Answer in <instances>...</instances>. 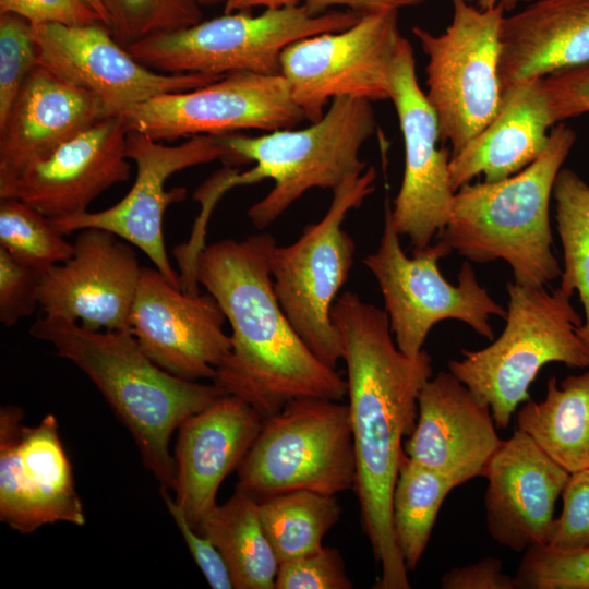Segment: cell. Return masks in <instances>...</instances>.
I'll return each instance as SVG.
<instances>
[{"instance_id":"f546056e","label":"cell","mask_w":589,"mask_h":589,"mask_svg":"<svg viewBox=\"0 0 589 589\" xmlns=\"http://www.w3.org/2000/svg\"><path fill=\"white\" fill-rule=\"evenodd\" d=\"M458 485L425 468L406 454L401 458L392 498V520L397 546L408 570L416 569L431 537L438 510Z\"/></svg>"},{"instance_id":"7dc6e473","label":"cell","mask_w":589,"mask_h":589,"mask_svg":"<svg viewBox=\"0 0 589 589\" xmlns=\"http://www.w3.org/2000/svg\"><path fill=\"white\" fill-rule=\"evenodd\" d=\"M202 7H214L224 3L225 0H199Z\"/></svg>"},{"instance_id":"f6af8a7d","label":"cell","mask_w":589,"mask_h":589,"mask_svg":"<svg viewBox=\"0 0 589 589\" xmlns=\"http://www.w3.org/2000/svg\"><path fill=\"white\" fill-rule=\"evenodd\" d=\"M531 0H477L478 8L489 9L497 5H503L505 12L513 10L519 2H530Z\"/></svg>"},{"instance_id":"7bdbcfd3","label":"cell","mask_w":589,"mask_h":589,"mask_svg":"<svg viewBox=\"0 0 589 589\" xmlns=\"http://www.w3.org/2000/svg\"><path fill=\"white\" fill-rule=\"evenodd\" d=\"M424 0H305L304 5L312 14H323L333 7H346L360 15L383 11H399L407 7L419 5Z\"/></svg>"},{"instance_id":"8d00e7d4","label":"cell","mask_w":589,"mask_h":589,"mask_svg":"<svg viewBox=\"0 0 589 589\" xmlns=\"http://www.w3.org/2000/svg\"><path fill=\"white\" fill-rule=\"evenodd\" d=\"M43 275L0 248V322L4 326L12 327L35 312Z\"/></svg>"},{"instance_id":"7402d4cb","label":"cell","mask_w":589,"mask_h":589,"mask_svg":"<svg viewBox=\"0 0 589 589\" xmlns=\"http://www.w3.org/2000/svg\"><path fill=\"white\" fill-rule=\"evenodd\" d=\"M492 412L450 372L431 376L418 396V417L404 452L460 485L483 477L502 441Z\"/></svg>"},{"instance_id":"7a4b0ae2","label":"cell","mask_w":589,"mask_h":589,"mask_svg":"<svg viewBox=\"0 0 589 589\" xmlns=\"http://www.w3.org/2000/svg\"><path fill=\"white\" fill-rule=\"evenodd\" d=\"M276 240L255 233L206 244L195 280L231 326V350L213 382L264 419L298 398L342 401L347 380L322 362L298 335L274 290L269 259Z\"/></svg>"},{"instance_id":"1f68e13d","label":"cell","mask_w":589,"mask_h":589,"mask_svg":"<svg viewBox=\"0 0 589 589\" xmlns=\"http://www.w3.org/2000/svg\"><path fill=\"white\" fill-rule=\"evenodd\" d=\"M0 248L43 274L74 250L49 217L16 197L0 199Z\"/></svg>"},{"instance_id":"3957f363","label":"cell","mask_w":589,"mask_h":589,"mask_svg":"<svg viewBox=\"0 0 589 589\" xmlns=\"http://www.w3.org/2000/svg\"><path fill=\"white\" fill-rule=\"evenodd\" d=\"M29 334L50 344L93 382L130 431L144 466L160 488L173 491L176 466L169 452L173 432L226 390L215 382L204 384L165 371L147 357L131 330H94L45 315Z\"/></svg>"},{"instance_id":"603a6c76","label":"cell","mask_w":589,"mask_h":589,"mask_svg":"<svg viewBox=\"0 0 589 589\" xmlns=\"http://www.w3.org/2000/svg\"><path fill=\"white\" fill-rule=\"evenodd\" d=\"M110 116L96 94L38 64L0 124V199L26 167Z\"/></svg>"},{"instance_id":"9a60e30c","label":"cell","mask_w":589,"mask_h":589,"mask_svg":"<svg viewBox=\"0 0 589 589\" xmlns=\"http://www.w3.org/2000/svg\"><path fill=\"white\" fill-rule=\"evenodd\" d=\"M405 147V169L393 207L386 206L396 232L412 252L428 248L446 226L455 191L450 152L438 147V122L421 89L411 44L404 38L392 70V95Z\"/></svg>"},{"instance_id":"ac0fdd59","label":"cell","mask_w":589,"mask_h":589,"mask_svg":"<svg viewBox=\"0 0 589 589\" xmlns=\"http://www.w3.org/2000/svg\"><path fill=\"white\" fill-rule=\"evenodd\" d=\"M33 27L38 64L96 94L111 116L156 95L197 88L223 77L154 71L122 47L103 23Z\"/></svg>"},{"instance_id":"8992f818","label":"cell","mask_w":589,"mask_h":589,"mask_svg":"<svg viewBox=\"0 0 589 589\" xmlns=\"http://www.w3.org/2000/svg\"><path fill=\"white\" fill-rule=\"evenodd\" d=\"M509 302L502 334L479 350H461L448 370L483 404L497 429H507L540 370L560 362L589 368V352L578 335L582 318L560 288L506 286Z\"/></svg>"},{"instance_id":"c3c4849f","label":"cell","mask_w":589,"mask_h":589,"mask_svg":"<svg viewBox=\"0 0 589 589\" xmlns=\"http://www.w3.org/2000/svg\"><path fill=\"white\" fill-rule=\"evenodd\" d=\"M467 1H469V0H467Z\"/></svg>"},{"instance_id":"7c38bea8","label":"cell","mask_w":589,"mask_h":589,"mask_svg":"<svg viewBox=\"0 0 589 589\" xmlns=\"http://www.w3.org/2000/svg\"><path fill=\"white\" fill-rule=\"evenodd\" d=\"M405 37L398 11L362 15L351 26L302 38L280 57V74L306 120L315 122L337 97L387 100Z\"/></svg>"},{"instance_id":"9c48e42d","label":"cell","mask_w":589,"mask_h":589,"mask_svg":"<svg viewBox=\"0 0 589 589\" xmlns=\"http://www.w3.org/2000/svg\"><path fill=\"white\" fill-rule=\"evenodd\" d=\"M375 180V168L370 167L335 188L325 215L293 243L276 244L269 259L274 290L286 316L310 350L333 369L342 360V346L330 311L356 252L342 223L373 193Z\"/></svg>"},{"instance_id":"e0dca14e","label":"cell","mask_w":589,"mask_h":589,"mask_svg":"<svg viewBox=\"0 0 589 589\" xmlns=\"http://www.w3.org/2000/svg\"><path fill=\"white\" fill-rule=\"evenodd\" d=\"M226 317L208 294L172 286L155 267H142L130 330L158 366L178 377L214 381L231 350Z\"/></svg>"},{"instance_id":"f1b7e54d","label":"cell","mask_w":589,"mask_h":589,"mask_svg":"<svg viewBox=\"0 0 589 589\" xmlns=\"http://www.w3.org/2000/svg\"><path fill=\"white\" fill-rule=\"evenodd\" d=\"M265 534L279 561L309 554L322 546L341 507L335 495L308 490L283 493L257 502Z\"/></svg>"},{"instance_id":"30bf717a","label":"cell","mask_w":589,"mask_h":589,"mask_svg":"<svg viewBox=\"0 0 589 589\" xmlns=\"http://www.w3.org/2000/svg\"><path fill=\"white\" fill-rule=\"evenodd\" d=\"M453 17L434 35L413 26L428 57L426 99L434 110L440 141L462 149L496 115L503 96L500 79L502 4L480 9L467 0H450Z\"/></svg>"},{"instance_id":"d4e9b609","label":"cell","mask_w":589,"mask_h":589,"mask_svg":"<svg viewBox=\"0 0 589 589\" xmlns=\"http://www.w3.org/2000/svg\"><path fill=\"white\" fill-rule=\"evenodd\" d=\"M503 89L589 62V0H537L500 29Z\"/></svg>"},{"instance_id":"cb8c5ba5","label":"cell","mask_w":589,"mask_h":589,"mask_svg":"<svg viewBox=\"0 0 589 589\" xmlns=\"http://www.w3.org/2000/svg\"><path fill=\"white\" fill-rule=\"evenodd\" d=\"M262 422L250 404L227 394L179 425L175 501L194 529L218 505L221 482L237 470Z\"/></svg>"},{"instance_id":"ab89813d","label":"cell","mask_w":589,"mask_h":589,"mask_svg":"<svg viewBox=\"0 0 589 589\" xmlns=\"http://www.w3.org/2000/svg\"><path fill=\"white\" fill-rule=\"evenodd\" d=\"M169 493L170 490L160 488L163 501L208 585L213 589H235L228 566L217 546L190 525Z\"/></svg>"},{"instance_id":"ffe728a7","label":"cell","mask_w":589,"mask_h":589,"mask_svg":"<svg viewBox=\"0 0 589 589\" xmlns=\"http://www.w3.org/2000/svg\"><path fill=\"white\" fill-rule=\"evenodd\" d=\"M483 477L486 527L494 541L515 552L548 545L569 472L517 428L502 441Z\"/></svg>"},{"instance_id":"74e56055","label":"cell","mask_w":589,"mask_h":589,"mask_svg":"<svg viewBox=\"0 0 589 589\" xmlns=\"http://www.w3.org/2000/svg\"><path fill=\"white\" fill-rule=\"evenodd\" d=\"M561 496L562 512L548 545L561 550L589 546V468L570 472Z\"/></svg>"},{"instance_id":"277c9868","label":"cell","mask_w":589,"mask_h":589,"mask_svg":"<svg viewBox=\"0 0 589 589\" xmlns=\"http://www.w3.org/2000/svg\"><path fill=\"white\" fill-rule=\"evenodd\" d=\"M575 141L574 130L560 122L543 153L525 169L500 181L460 187L435 240L470 262L505 261L514 283L521 286L544 287L561 277L552 249L550 200Z\"/></svg>"},{"instance_id":"ba28073f","label":"cell","mask_w":589,"mask_h":589,"mask_svg":"<svg viewBox=\"0 0 589 589\" xmlns=\"http://www.w3.org/2000/svg\"><path fill=\"white\" fill-rule=\"evenodd\" d=\"M237 486L257 502L308 490L335 495L353 489L357 462L348 404L298 398L263 419L239 467Z\"/></svg>"},{"instance_id":"5bb4252c","label":"cell","mask_w":589,"mask_h":589,"mask_svg":"<svg viewBox=\"0 0 589 589\" xmlns=\"http://www.w3.org/2000/svg\"><path fill=\"white\" fill-rule=\"evenodd\" d=\"M125 153L135 164L136 176L121 201L100 212L86 211L50 220L63 236L85 228L115 233L144 252L172 286L182 289L180 274L167 254L163 224L167 207L182 201L187 191L184 188L167 191L165 184L182 169L216 159L224 161L228 151L220 135H196L179 145H165L144 133L129 131Z\"/></svg>"},{"instance_id":"6da1fadb","label":"cell","mask_w":589,"mask_h":589,"mask_svg":"<svg viewBox=\"0 0 589 589\" xmlns=\"http://www.w3.org/2000/svg\"><path fill=\"white\" fill-rule=\"evenodd\" d=\"M332 320L339 333L347 368V397L357 462L353 490L362 527L381 566L376 589H409L408 569L396 543L392 498L402 440L417 422L418 396L432 376L431 356L409 358L397 347L385 310L345 291Z\"/></svg>"},{"instance_id":"bcb514c9","label":"cell","mask_w":589,"mask_h":589,"mask_svg":"<svg viewBox=\"0 0 589 589\" xmlns=\"http://www.w3.org/2000/svg\"><path fill=\"white\" fill-rule=\"evenodd\" d=\"M89 7L99 15L103 24L108 27V16L104 5V0H85Z\"/></svg>"},{"instance_id":"d590c367","label":"cell","mask_w":589,"mask_h":589,"mask_svg":"<svg viewBox=\"0 0 589 589\" xmlns=\"http://www.w3.org/2000/svg\"><path fill=\"white\" fill-rule=\"evenodd\" d=\"M345 561L335 548L320 549L279 563L275 589H351Z\"/></svg>"},{"instance_id":"4dcf8cb0","label":"cell","mask_w":589,"mask_h":589,"mask_svg":"<svg viewBox=\"0 0 589 589\" xmlns=\"http://www.w3.org/2000/svg\"><path fill=\"white\" fill-rule=\"evenodd\" d=\"M552 196L563 248L560 289L579 296L584 320L578 335L589 352V184L572 169L561 168Z\"/></svg>"},{"instance_id":"b9f144b4","label":"cell","mask_w":589,"mask_h":589,"mask_svg":"<svg viewBox=\"0 0 589 589\" xmlns=\"http://www.w3.org/2000/svg\"><path fill=\"white\" fill-rule=\"evenodd\" d=\"M444 589H516L514 577L503 573L496 557H485L477 563L454 567L441 579Z\"/></svg>"},{"instance_id":"d6986e66","label":"cell","mask_w":589,"mask_h":589,"mask_svg":"<svg viewBox=\"0 0 589 589\" xmlns=\"http://www.w3.org/2000/svg\"><path fill=\"white\" fill-rule=\"evenodd\" d=\"M76 232L71 257L43 275L39 305L89 329L130 330L142 269L132 244L104 229Z\"/></svg>"},{"instance_id":"8fae6325","label":"cell","mask_w":589,"mask_h":589,"mask_svg":"<svg viewBox=\"0 0 589 589\" xmlns=\"http://www.w3.org/2000/svg\"><path fill=\"white\" fill-rule=\"evenodd\" d=\"M399 237L385 212L380 244L363 260L381 289L398 349L416 358L431 328L445 320L464 322L492 339L491 317L505 318L507 310L479 284L470 262L462 263L457 284H450L437 265L440 259L452 253L443 242L434 240L409 257Z\"/></svg>"},{"instance_id":"d6a6232c","label":"cell","mask_w":589,"mask_h":589,"mask_svg":"<svg viewBox=\"0 0 589 589\" xmlns=\"http://www.w3.org/2000/svg\"><path fill=\"white\" fill-rule=\"evenodd\" d=\"M108 28L124 48L203 20L199 0H104Z\"/></svg>"},{"instance_id":"836d02e7","label":"cell","mask_w":589,"mask_h":589,"mask_svg":"<svg viewBox=\"0 0 589 589\" xmlns=\"http://www.w3.org/2000/svg\"><path fill=\"white\" fill-rule=\"evenodd\" d=\"M514 579L520 589H589V546H531L525 551Z\"/></svg>"},{"instance_id":"60d3db41","label":"cell","mask_w":589,"mask_h":589,"mask_svg":"<svg viewBox=\"0 0 589 589\" xmlns=\"http://www.w3.org/2000/svg\"><path fill=\"white\" fill-rule=\"evenodd\" d=\"M13 13L32 24L103 23L85 0H0V14Z\"/></svg>"},{"instance_id":"5b68a950","label":"cell","mask_w":589,"mask_h":589,"mask_svg":"<svg viewBox=\"0 0 589 589\" xmlns=\"http://www.w3.org/2000/svg\"><path fill=\"white\" fill-rule=\"evenodd\" d=\"M376 119L372 101L334 98L323 117L306 128L278 129L259 136L220 135L228 154L225 163H253L239 172L231 167L228 185H249L271 179L272 190L248 211L252 225L265 229L311 189L334 190L361 175L360 149L373 135Z\"/></svg>"},{"instance_id":"484cf974","label":"cell","mask_w":589,"mask_h":589,"mask_svg":"<svg viewBox=\"0 0 589 589\" xmlns=\"http://www.w3.org/2000/svg\"><path fill=\"white\" fill-rule=\"evenodd\" d=\"M552 127L542 79L503 89L494 118L450 156L454 191L481 175L494 182L525 169L545 149Z\"/></svg>"},{"instance_id":"e575fe53","label":"cell","mask_w":589,"mask_h":589,"mask_svg":"<svg viewBox=\"0 0 589 589\" xmlns=\"http://www.w3.org/2000/svg\"><path fill=\"white\" fill-rule=\"evenodd\" d=\"M38 65L33 24L13 14H0V124L29 73Z\"/></svg>"},{"instance_id":"83f0119b","label":"cell","mask_w":589,"mask_h":589,"mask_svg":"<svg viewBox=\"0 0 589 589\" xmlns=\"http://www.w3.org/2000/svg\"><path fill=\"white\" fill-rule=\"evenodd\" d=\"M195 530L217 546L235 589H275L279 561L261 524L257 501L248 492L236 486Z\"/></svg>"},{"instance_id":"4fadbf2b","label":"cell","mask_w":589,"mask_h":589,"mask_svg":"<svg viewBox=\"0 0 589 589\" xmlns=\"http://www.w3.org/2000/svg\"><path fill=\"white\" fill-rule=\"evenodd\" d=\"M127 129L156 141L265 132L306 120L281 74L236 72L189 91L159 94L124 111Z\"/></svg>"},{"instance_id":"4316f807","label":"cell","mask_w":589,"mask_h":589,"mask_svg":"<svg viewBox=\"0 0 589 589\" xmlns=\"http://www.w3.org/2000/svg\"><path fill=\"white\" fill-rule=\"evenodd\" d=\"M517 428L569 473L589 468V370L549 378L544 399L520 407Z\"/></svg>"},{"instance_id":"2e32d148","label":"cell","mask_w":589,"mask_h":589,"mask_svg":"<svg viewBox=\"0 0 589 589\" xmlns=\"http://www.w3.org/2000/svg\"><path fill=\"white\" fill-rule=\"evenodd\" d=\"M23 418L20 407H1V521L20 533L59 521L83 526L85 513L56 417L46 414L35 426Z\"/></svg>"},{"instance_id":"52a82bcc","label":"cell","mask_w":589,"mask_h":589,"mask_svg":"<svg viewBox=\"0 0 589 589\" xmlns=\"http://www.w3.org/2000/svg\"><path fill=\"white\" fill-rule=\"evenodd\" d=\"M362 15L350 10L312 14L304 4L224 13L175 32L130 45L143 65L161 73L236 72L280 74V57L291 44L317 34L345 29Z\"/></svg>"},{"instance_id":"f35d334b","label":"cell","mask_w":589,"mask_h":589,"mask_svg":"<svg viewBox=\"0 0 589 589\" xmlns=\"http://www.w3.org/2000/svg\"><path fill=\"white\" fill-rule=\"evenodd\" d=\"M553 125L589 112V62L542 77Z\"/></svg>"},{"instance_id":"44dd1931","label":"cell","mask_w":589,"mask_h":589,"mask_svg":"<svg viewBox=\"0 0 589 589\" xmlns=\"http://www.w3.org/2000/svg\"><path fill=\"white\" fill-rule=\"evenodd\" d=\"M128 132L121 115L100 120L26 167L5 197L50 219L86 212L99 194L130 178Z\"/></svg>"},{"instance_id":"ee69618b","label":"cell","mask_w":589,"mask_h":589,"mask_svg":"<svg viewBox=\"0 0 589 589\" xmlns=\"http://www.w3.org/2000/svg\"><path fill=\"white\" fill-rule=\"evenodd\" d=\"M305 0H225L224 13L251 11L255 8L275 9L303 4Z\"/></svg>"}]
</instances>
